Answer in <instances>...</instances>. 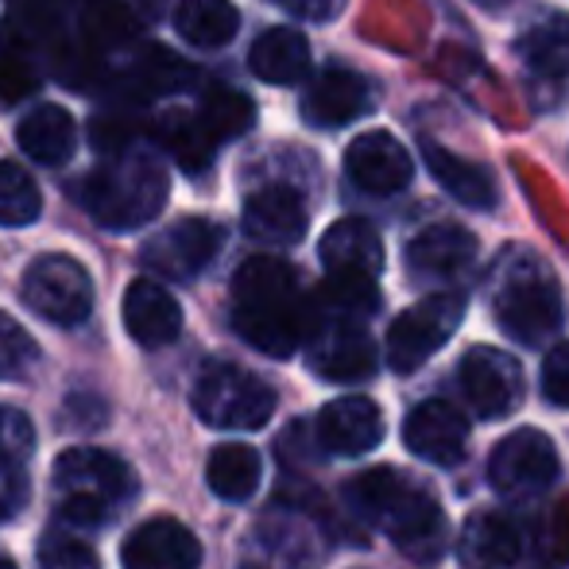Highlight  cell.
Wrapping results in <instances>:
<instances>
[{"label":"cell","mask_w":569,"mask_h":569,"mask_svg":"<svg viewBox=\"0 0 569 569\" xmlns=\"http://www.w3.org/2000/svg\"><path fill=\"white\" fill-rule=\"evenodd\" d=\"M283 12H291L295 20H310V23H326L333 16H341L345 0H276Z\"/></svg>","instance_id":"ab89813d"},{"label":"cell","mask_w":569,"mask_h":569,"mask_svg":"<svg viewBox=\"0 0 569 569\" xmlns=\"http://www.w3.org/2000/svg\"><path fill=\"white\" fill-rule=\"evenodd\" d=\"M221 240H226L221 226H213L206 218H182L179 226L163 229L156 240H148L143 263L167 279H194L221 252Z\"/></svg>","instance_id":"7c38bea8"},{"label":"cell","mask_w":569,"mask_h":569,"mask_svg":"<svg viewBox=\"0 0 569 569\" xmlns=\"http://www.w3.org/2000/svg\"><path fill=\"white\" fill-rule=\"evenodd\" d=\"M477 4H485V8H500V4H508V0H477Z\"/></svg>","instance_id":"60d3db41"},{"label":"cell","mask_w":569,"mask_h":569,"mask_svg":"<svg viewBox=\"0 0 569 569\" xmlns=\"http://www.w3.org/2000/svg\"><path fill=\"white\" fill-rule=\"evenodd\" d=\"M260 477H263V461L252 446L244 442H226L210 453L206 461V480H210L213 496L229 503H244L256 496L260 488Z\"/></svg>","instance_id":"f546056e"},{"label":"cell","mask_w":569,"mask_h":569,"mask_svg":"<svg viewBox=\"0 0 569 569\" xmlns=\"http://www.w3.org/2000/svg\"><path fill=\"white\" fill-rule=\"evenodd\" d=\"M59 516L70 527H101L109 516L136 496V472L120 457L74 446L54 461Z\"/></svg>","instance_id":"5b68a950"},{"label":"cell","mask_w":569,"mask_h":569,"mask_svg":"<svg viewBox=\"0 0 569 569\" xmlns=\"http://www.w3.org/2000/svg\"><path fill=\"white\" fill-rule=\"evenodd\" d=\"M16 140L20 148L28 151L36 163H47V167H59L74 156L78 148V124L67 109L59 106H39L31 109L28 117L20 120L16 128Z\"/></svg>","instance_id":"484cf974"},{"label":"cell","mask_w":569,"mask_h":569,"mask_svg":"<svg viewBox=\"0 0 569 569\" xmlns=\"http://www.w3.org/2000/svg\"><path fill=\"white\" fill-rule=\"evenodd\" d=\"M477 260V237L461 226H430L407 244V271L422 283H453Z\"/></svg>","instance_id":"e0dca14e"},{"label":"cell","mask_w":569,"mask_h":569,"mask_svg":"<svg viewBox=\"0 0 569 569\" xmlns=\"http://www.w3.org/2000/svg\"><path fill=\"white\" fill-rule=\"evenodd\" d=\"M190 399H194L198 419L218 430H260L276 411V391L256 372L237 365L202 368Z\"/></svg>","instance_id":"8992f818"},{"label":"cell","mask_w":569,"mask_h":569,"mask_svg":"<svg viewBox=\"0 0 569 569\" xmlns=\"http://www.w3.org/2000/svg\"><path fill=\"white\" fill-rule=\"evenodd\" d=\"M345 171L365 194H399L411 182V156L388 132H365L345 151Z\"/></svg>","instance_id":"9a60e30c"},{"label":"cell","mask_w":569,"mask_h":569,"mask_svg":"<svg viewBox=\"0 0 569 569\" xmlns=\"http://www.w3.org/2000/svg\"><path fill=\"white\" fill-rule=\"evenodd\" d=\"M232 326L252 349L291 357L310 333V302L279 256H252L232 276Z\"/></svg>","instance_id":"6da1fadb"},{"label":"cell","mask_w":569,"mask_h":569,"mask_svg":"<svg viewBox=\"0 0 569 569\" xmlns=\"http://www.w3.org/2000/svg\"><path fill=\"white\" fill-rule=\"evenodd\" d=\"M403 442L415 457L430 465H457L469 446V422L442 399L419 403L403 422Z\"/></svg>","instance_id":"2e32d148"},{"label":"cell","mask_w":569,"mask_h":569,"mask_svg":"<svg viewBox=\"0 0 569 569\" xmlns=\"http://www.w3.org/2000/svg\"><path fill=\"white\" fill-rule=\"evenodd\" d=\"M36 450V427L16 407H0V523L28 503V457Z\"/></svg>","instance_id":"7402d4cb"},{"label":"cell","mask_w":569,"mask_h":569,"mask_svg":"<svg viewBox=\"0 0 569 569\" xmlns=\"http://www.w3.org/2000/svg\"><path fill=\"white\" fill-rule=\"evenodd\" d=\"M156 136L167 148V156L182 167L187 174H202L210 171L213 156H218V136L206 128V120L187 109H171L156 120Z\"/></svg>","instance_id":"83f0119b"},{"label":"cell","mask_w":569,"mask_h":569,"mask_svg":"<svg viewBox=\"0 0 569 569\" xmlns=\"http://www.w3.org/2000/svg\"><path fill=\"white\" fill-rule=\"evenodd\" d=\"M78 198L98 226L128 232L148 226L163 210L167 174L143 148H124L86 174Z\"/></svg>","instance_id":"3957f363"},{"label":"cell","mask_w":569,"mask_h":569,"mask_svg":"<svg viewBox=\"0 0 569 569\" xmlns=\"http://www.w3.org/2000/svg\"><path fill=\"white\" fill-rule=\"evenodd\" d=\"M36 70L23 62V54H0V101L12 106V101L28 98L36 90Z\"/></svg>","instance_id":"f35d334b"},{"label":"cell","mask_w":569,"mask_h":569,"mask_svg":"<svg viewBox=\"0 0 569 569\" xmlns=\"http://www.w3.org/2000/svg\"><path fill=\"white\" fill-rule=\"evenodd\" d=\"M0 569H16V566H12V558H4V555H0Z\"/></svg>","instance_id":"b9f144b4"},{"label":"cell","mask_w":569,"mask_h":569,"mask_svg":"<svg viewBox=\"0 0 569 569\" xmlns=\"http://www.w3.org/2000/svg\"><path fill=\"white\" fill-rule=\"evenodd\" d=\"M124 330L143 349H163L182 333V307L167 287L132 279L124 291Z\"/></svg>","instance_id":"ffe728a7"},{"label":"cell","mask_w":569,"mask_h":569,"mask_svg":"<svg viewBox=\"0 0 569 569\" xmlns=\"http://www.w3.org/2000/svg\"><path fill=\"white\" fill-rule=\"evenodd\" d=\"M542 396L558 407H569V341H558L542 360Z\"/></svg>","instance_id":"74e56055"},{"label":"cell","mask_w":569,"mask_h":569,"mask_svg":"<svg viewBox=\"0 0 569 569\" xmlns=\"http://www.w3.org/2000/svg\"><path fill=\"white\" fill-rule=\"evenodd\" d=\"M322 263L330 276H352V279H376L383 271V240L368 221L345 218L338 226L326 229L322 244Z\"/></svg>","instance_id":"603a6c76"},{"label":"cell","mask_w":569,"mask_h":569,"mask_svg":"<svg viewBox=\"0 0 569 569\" xmlns=\"http://www.w3.org/2000/svg\"><path fill=\"white\" fill-rule=\"evenodd\" d=\"M124 569H198L202 566V542L179 523V519H148L124 539Z\"/></svg>","instance_id":"5bb4252c"},{"label":"cell","mask_w":569,"mask_h":569,"mask_svg":"<svg viewBox=\"0 0 569 569\" xmlns=\"http://www.w3.org/2000/svg\"><path fill=\"white\" fill-rule=\"evenodd\" d=\"M465 318V295L457 291H438L427 295L422 302H415L411 310L391 322L383 352H388V365L396 372H415L419 365H427L446 341L453 338V330Z\"/></svg>","instance_id":"52a82bcc"},{"label":"cell","mask_w":569,"mask_h":569,"mask_svg":"<svg viewBox=\"0 0 569 569\" xmlns=\"http://www.w3.org/2000/svg\"><path fill=\"white\" fill-rule=\"evenodd\" d=\"M244 232L263 244H299L307 232V206H302L299 190L271 182L248 194L244 202Z\"/></svg>","instance_id":"44dd1931"},{"label":"cell","mask_w":569,"mask_h":569,"mask_svg":"<svg viewBox=\"0 0 569 569\" xmlns=\"http://www.w3.org/2000/svg\"><path fill=\"white\" fill-rule=\"evenodd\" d=\"M318 442L338 457H360L383 442V411L365 396H345L318 415Z\"/></svg>","instance_id":"d6986e66"},{"label":"cell","mask_w":569,"mask_h":569,"mask_svg":"<svg viewBox=\"0 0 569 569\" xmlns=\"http://www.w3.org/2000/svg\"><path fill=\"white\" fill-rule=\"evenodd\" d=\"M23 302L54 326H78L93 310V283L70 256H39L23 276Z\"/></svg>","instance_id":"ba28073f"},{"label":"cell","mask_w":569,"mask_h":569,"mask_svg":"<svg viewBox=\"0 0 569 569\" xmlns=\"http://www.w3.org/2000/svg\"><path fill=\"white\" fill-rule=\"evenodd\" d=\"M307 352L310 368L322 380L349 383L365 380L376 372V345L368 338V330L352 318H333L315 310L310 302V333H307Z\"/></svg>","instance_id":"9c48e42d"},{"label":"cell","mask_w":569,"mask_h":569,"mask_svg":"<svg viewBox=\"0 0 569 569\" xmlns=\"http://www.w3.org/2000/svg\"><path fill=\"white\" fill-rule=\"evenodd\" d=\"M380 307V291H376V279H352V276H330L318 291L315 310L333 318H368L372 310Z\"/></svg>","instance_id":"1f68e13d"},{"label":"cell","mask_w":569,"mask_h":569,"mask_svg":"<svg viewBox=\"0 0 569 569\" xmlns=\"http://www.w3.org/2000/svg\"><path fill=\"white\" fill-rule=\"evenodd\" d=\"M368 106H372L368 82L341 67L315 74L307 90H302V117L315 128H345L357 117H365Z\"/></svg>","instance_id":"ac0fdd59"},{"label":"cell","mask_w":569,"mask_h":569,"mask_svg":"<svg viewBox=\"0 0 569 569\" xmlns=\"http://www.w3.org/2000/svg\"><path fill=\"white\" fill-rule=\"evenodd\" d=\"M492 315L519 345H542L562 330V295L542 260L508 252L492 276Z\"/></svg>","instance_id":"277c9868"},{"label":"cell","mask_w":569,"mask_h":569,"mask_svg":"<svg viewBox=\"0 0 569 569\" xmlns=\"http://www.w3.org/2000/svg\"><path fill=\"white\" fill-rule=\"evenodd\" d=\"M174 28L198 51H218L240 28V12L232 0H179Z\"/></svg>","instance_id":"f1b7e54d"},{"label":"cell","mask_w":569,"mask_h":569,"mask_svg":"<svg viewBox=\"0 0 569 569\" xmlns=\"http://www.w3.org/2000/svg\"><path fill=\"white\" fill-rule=\"evenodd\" d=\"M190 78V67L171 54L167 47H148L140 51V59L132 62V82L143 86L148 93H171V90H182Z\"/></svg>","instance_id":"e575fe53"},{"label":"cell","mask_w":569,"mask_h":569,"mask_svg":"<svg viewBox=\"0 0 569 569\" xmlns=\"http://www.w3.org/2000/svg\"><path fill=\"white\" fill-rule=\"evenodd\" d=\"M422 159H427L438 187L450 198H457L461 206H472V210H492L496 206V179L488 167L472 163V159L457 156V151L442 148V143H430V140L422 143Z\"/></svg>","instance_id":"cb8c5ba5"},{"label":"cell","mask_w":569,"mask_h":569,"mask_svg":"<svg viewBox=\"0 0 569 569\" xmlns=\"http://www.w3.org/2000/svg\"><path fill=\"white\" fill-rule=\"evenodd\" d=\"M461 558L469 569H508L519 558V531L500 511H480L461 531Z\"/></svg>","instance_id":"4316f807"},{"label":"cell","mask_w":569,"mask_h":569,"mask_svg":"<svg viewBox=\"0 0 569 569\" xmlns=\"http://www.w3.org/2000/svg\"><path fill=\"white\" fill-rule=\"evenodd\" d=\"M39 569H101L98 550L70 531H47L36 550Z\"/></svg>","instance_id":"d590c367"},{"label":"cell","mask_w":569,"mask_h":569,"mask_svg":"<svg viewBox=\"0 0 569 569\" xmlns=\"http://www.w3.org/2000/svg\"><path fill=\"white\" fill-rule=\"evenodd\" d=\"M457 383L477 419H503L523 399V368L511 352L492 349V345H477L465 352Z\"/></svg>","instance_id":"8fae6325"},{"label":"cell","mask_w":569,"mask_h":569,"mask_svg":"<svg viewBox=\"0 0 569 569\" xmlns=\"http://www.w3.org/2000/svg\"><path fill=\"white\" fill-rule=\"evenodd\" d=\"M198 117L206 120V128H210L218 140H232V136H240V132H248V128H252L256 106L240 90H229V86H213V90L202 98V109H198Z\"/></svg>","instance_id":"836d02e7"},{"label":"cell","mask_w":569,"mask_h":569,"mask_svg":"<svg viewBox=\"0 0 569 569\" xmlns=\"http://www.w3.org/2000/svg\"><path fill=\"white\" fill-rule=\"evenodd\" d=\"M39 210H43V198H39L36 179L20 163H0V226H31Z\"/></svg>","instance_id":"d6a6232c"},{"label":"cell","mask_w":569,"mask_h":569,"mask_svg":"<svg viewBox=\"0 0 569 569\" xmlns=\"http://www.w3.org/2000/svg\"><path fill=\"white\" fill-rule=\"evenodd\" d=\"M248 67L256 78L271 86H295L307 78L310 70V43L302 31L295 28H271L248 51Z\"/></svg>","instance_id":"d4e9b609"},{"label":"cell","mask_w":569,"mask_h":569,"mask_svg":"<svg viewBox=\"0 0 569 569\" xmlns=\"http://www.w3.org/2000/svg\"><path fill=\"white\" fill-rule=\"evenodd\" d=\"M349 508L372 527L388 531V539L415 558L419 566H435L446 550V511L415 480L399 477L391 465L365 469L345 488Z\"/></svg>","instance_id":"7a4b0ae2"},{"label":"cell","mask_w":569,"mask_h":569,"mask_svg":"<svg viewBox=\"0 0 569 569\" xmlns=\"http://www.w3.org/2000/svg\"><path fill=\"white\" fill-rule=\"evenodd\" d=\"M240 569H310V550L302 535L291 531V527L260 523L244 539Z\"/></svg>","instance_id":"4dcf8cb0"},{"label":"cell","mask_w":569,"mask_h":569,"mask_svg":"<svg viewBox=\"0 0 569 569\" xmlns=\"http://www.w3.org/2000/svg\"><path fill=\"white\" fill-rule=\"evenodd\" d=\"M519 59L535 90H569V16L542 12L519 36Z\"/></svg>","instance_id":"4fadbf2b"},{"label":"cell","mask_w":569,"mask_h":569,"mask_svg":"<svg viewBox=\"0 0 569 569\" xmlns=\"http://www.w3.org/2000/svg\"><path fill=\"white\" fill-rule=\"evenodd\" d=\"M488 480L503 500H531L558 480V450L542 430H516L492 450Z\"/></svg>","instance_id":"30bf717a"},{"label":"cell","mask_w":569,"mask_h":569,"mask_svg":"<svg viewBox=\"0 0 569 569\" xmlns=\"http://www.w3.org/2000/svg\"><path fill=\"white\" fill-rule=\"evenodd\" d=\"M39 349L31 341V333L20 322H12L8 315H0V380H16L36 365Z\"/></svg>","instance_id":"8d00e7d4"}]
</instances>
